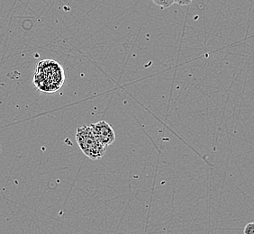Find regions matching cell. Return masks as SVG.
Here are the masks:
<instances>
[{
    "instance_id": "6da1fadb",
    "label": "cell",
    "mask_w": 254,
    "mask_h": 234,
    "mask_svg": "<svg viewBox=\"0 0 254 234\" xmlns=\"http://www.w3.org/2000/svg\"><path fill=\"white\" fill-rule=\"evenodd\" d=\"M65 74L62 65L54 59H44L37 64L34 84L40 91L57 92L64 86Z\"/></svg>"
},
{
    "instance_id": "7a4b0ae2",
    "label": "cell",
    "mask_w": 254,
    "mask_h": 234,
    "mask_svg": "<svg viewBox=\"0 0 254 234\" xmlns=\"http://www.w3.org/2000/svg\"><path fill=\"white\" fill-rule=\"evenodd\" d=\"M76 140L80 150L90 160L97 161L101 159L107 151V147L104 146L98 141L91 127L88 125L78 128L76 133Z\"/></svg>"
},
{
    "instance_id": "3957f363",
    "label": "cell",
    "mask_w": 254,
    "mask_h": 234,
    "mask_svg": "<svg viewBox=\"0 0 254 234\" xmlns=\"http://www.w3.org/2000/svg\"><path fill=\"white\" fill-rule=\"evenodd\" d=\"M95 136L105 147L109 146L116 141V134L112 126L105 121L93 123L90 125Z\"/></svg>"
},
{
    "instance_id": "277c9868",
    "label": "cell",
    "mask_w": 254,
    "mask_h": 234,
    "mask_svg": "<svg viewBox=\"0 0 254 234\" xmlns=\"http://www.w3.org/2000/svg\"><path fill=\"white\" fill-rule=\"evenodd\" d=\"M152 2L158 5L159 7H161L162 9H166L171 7V5L175 4L174 0H152Z\"/></svg>"
},
{
    "instance_id": "5b68a950",
    "label": "cell",
    "mask_w": 254,
    "mask_h": 234,
    "mask_svg": "<svg viewBox=\"0 0 254 234\" xmlns=\"http://www.w3.org/2000/svg\"><path fill=\"white\" fill-rule=\"evenodd\" d=\"M244 234H254V223H250L245 226Z\"/></svg>"
},
{
    "instance_id": "8992f818",
    "label": "cell",
    "mask_w": 254,
    "mask_h": 234,
    "mask_svg": "<svg viewBox=\"0 0 254 234\" xmlns=\"http://www.w3.org/2000/svg\"><path fill=\"white\" fill-rule=\"evenodd\" d=\"M193 0H174V2L180 5H189Z\"/></svg>"
},
{
    "instance_id": "52a82bcc",
    "label": "cell",
    "mask_w": 254,
    "mask_h": 234,
    "mask_svg": "<svg viewBox=\"0 0 254 234\" xmlns=\"http://www.w3.org/2000/svg\"><path fill=\"white\" fill-rule=\"evenodd\" d=\"M0 155H1V142H0Z\"/></svg>"
}]
</instances>
